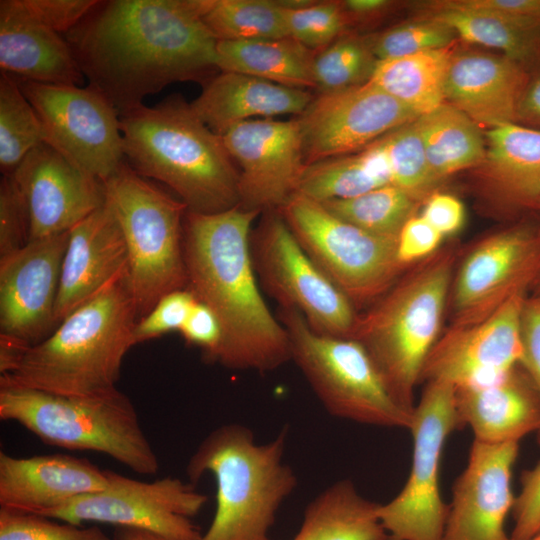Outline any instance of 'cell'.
Wrapping results in <instances>:
<instances>
[{
  "instance_id": "obj_1",
  "label": "cell",
  "mask_w": 540,
  "mask_h": 540,
  "mask_svg": "<svg viewBox=\"0 0 540 540\" xmlns=\"http://www.w3.org/2000/svg\"><path fill=\"white\" fill-rule=\"evenodd\" d=\"M213 0H108L64 34L89 85L119 115L175 82L206 84L220 70L203 17Z\"/></svg>"
},
{
  "instance_id": "obj_2",
  "label": "cell",
  "mask_w": 540,
  "mask_h": 540,
  "mask_svg": "<svg viewBox=\"0 0 540 540\" xmlns=\"http://www.w3.org/2000/svg\"><path fill=\"white\" fill-rule=\"evenodd\" d=\"M243 209L184 218L187 286L216 316L222 341L216 362L233 370L273 371L291 361L286 328L268 308L251 254L252 224Z\"/></svg>"
},
{
  "instance_id": "obj_3",
  "label": "cell",
  "mask_w": 540,
  "mask_h": 540,
  "mask_svg": "<svg viewBox=\"0 0 540 540\" xmlns=\"http://www.w3.org/2000/svg\"><path fill=\"white\" fill-rule=\"evenodd\" d=\"M137 321L127 267L43 341L26 348L0 375V385L62 395L114 390L124 357L135 345Z\"/></svg>"
},
{
  "instance_id": "obj_4",
  "label": "cell",
  "mask_w": 540,
  "mask_h": 540,
  "mask_svg": "<svg viewBox=\"0 0 540 540\" xmlns=\"http://www.w3.org/2000/svg\"><path fill=\"white\" fill-rule=\"evenodd\" d=\"M120 126L128 165L165 183L188 211L214 214L240 204L234 160L181 95L120 114Z\"/></svg>"
},
{
  "instance_id": "obj_5",
  "label": "cell",
  "mask_w": 540,
  "mask_h": 540,
  "mask_svg": "<svg viewBox=\"0 0 540 540\" xmlns=\"http://www.w3.org/2000/svg\"><path fill=\"white\" fill-rule=\"evenodd\" d=\"M287 431L258 443L248 427L228 423L211 431L186 466L196 484L211 473L216 481L214 517L199 540H272L278 510L297 487L284 462Z\"/></svg>"
},
{
  "instance_id": "obj_6",
  "label": "cell",
  "mask_w": 540,
  "mask_h": 540,
  "mask_svg": "<svg viewBox=\"0 0 540 540\" xmlns=\"http://www.w3.org/2000/svg\"><path fill=\"white\" fill-rule=\"evenodd\" d=\"M445 248L408 269L375 303L358 313L351 339L366 349L397 402L414 412V389L441 335L455 272Z\"/></svg>"
},
{
  "instance_id": "obj_7",
  "label": "cell",
  "mask_w": 540,
  "mask_h": 540,
  "mask_svg": "<svg viewBox=\"0 0 540 540\" xmlns=\"http://www.w3.org/2000/svg\"><path fill=\"white\" fill-rule=\"evenodd\" d=\"M0 419L20 424L46 444L103 453L139 474L159 470L134 404L117 388L62 395L0 385Z\"/></svg>"
},
{
  "instance_id": "obj_8",
  "label": "cell",
  "mask_w": 540,
  "mask_h": 540,
  "mask_svg": "<svg viewBox=\"0 0 540 540\" xmlns=\"http://www.w3.org/2000/svg\"><path fill=\"white\" fill-rule=\"evenodd\" d=\"M103 187L125 238L129 283L139 320L163 296L187 286L183 235L188 208L126 161Z\"/></svg>"
},
{
  "instance_id": "obj_9",
  "label": "cell",
  "mask_w": 540,
  "mask_h": 540,
  "mask_svg": "<svg viewBox=\"0 0 540 540\" xmlns=\"http://www.w3.org/2000/svg\"><path fill=\"white\" fill-rule=\"evenodd\" d=\"M277 317L289 336L291 361L331 416L410 430L414 412L393 397L361 343L316 333L293 309L279 308Z\"/></svg>"
},
{
  "instance_id": "obj_10",
  "label": "cell",
  "mask_w": 540,
  "mask_h": 540,
  "mask_svg": "<svg viewBox=\"0 0 540 540\" xmlns=\"http://www.w3.org/2000/svg\"><path fill=\"white\" fill-rule=\"evenodd\" d=\"M278 211L306 254L358 312L409 269L397 259V239L347 223L319 202L294 193Z\"/></svg>"
},
{
  "instance_id": "obj_11",
  "label": "cell",
  "mask_w": 540,
  "mask_h": 540,
  "mask_svg": "<svg viewBox=\"0 0 540 540\" xmlns=\"http://www.w3.org/2000/svg\"><path fill=\"white\" fill-rule=\"evenodd\" d=\"M454 430H459L454 387L426 382L410 428L413 452L407 481L394 498L378 507L388 540H442L448 504L440 491V465L444 444Z\"/></svg>"
},
{
  "instance_id": "obj_12",
  "label": "cell",
  "mask_w": 540,
  "mask_h": 540,
  "mask_svg": "<svg viewBox=\"0 0 540 540\" xmlns=\"http://www.w3.org/2000/svg\"><path fill=\"white\" fill-rule=\"evenodd\" d=\"M251 233L254 269L279 308L299 312L316 333L351 338L358 311L300 246L279 211Z\"/></svg>"
},
{
  "instance_id": "obj_13",
  "label": "cell",
  "mask_w": 540,
  "mask_h": 540,
  "mask_svg": "<svg viewBox=\"0 0 540 540\" xmlns=\"http://www.w3.org/2000/svg\"><path fill=\"white\" fill-rule=\"evenodd\" d=\"M16 80L41 121L44 143L102 183L116 173L125 162L120 115L103 94L91 85Z\"/></svg>"
},
{
  "instance_id": "obj_14",
  "label": "cell",
  "mask_w": 540,
  "mask_h": 540,
  "mask_svg": "<svg viewBox=\"0 0 540 540\" xmlns=\"http://www.w3.org/2000/svg\"><path fill=\"white\" fill-rule=\"evenodd\" d=\"M109 484L48 512L46 517L76 525L86 522L143 529L169 540H199L192 521L208 497L195 484L176 477L152 482L135 480L107 470Z\"/></svg>"
},
{
  "instance_id": "obj_15",
  "label": "cell",
  "mask_w": 540,
  "mask_h": 540,
  "mask_svg": "<svg viewBox=\"0 0 540 540\" xmlns=\"http://www.w3.org/2000/svg\"><path fill=\"white\" fill-rule=\"evenodd\" d=\"M540 275V223L520 222L478 241L454 272L451 325L476 323L517 294L528 293Z\"/></svg>"
},
{
  "instance_id": "obj_16",
  "label": "cell",
  "mask_w": 540,
  "mask_h": 540,
  "mask_svg": "<svg viewBox=\"0 0 540 540\" xmlns=\"http://www.w3.org/2000/svg\"><path fill=\"white\" fill-rule=\"evenodd\" d=\"M418 117L370 81L317 93L296 117L305 165L359 152Z\"/></svg>"
},
{
  "instance_id": "obj_17",
  "label": "cell",
  "mask_w": 540,
  "mask_h": 540,
  "mask_svg": "<svg viewBox=\"0 0 540 540\" xmlns=\"http://www.w3.org/2000/svg\"><path fill=\"white\" fill-rule=\"evenodd\" d=\"M221 138L239 171V205L261 214L278 211L296 192L305 167L296 118L244 121Z\"/></svg>"
},
{
  "instance_id": "obj_18",
  "label": "cell",
  "mask_w": 540,
  "mask_h": 540,
  "mask_svg": "<svg viewBox=\"0 0 540 540\" xmlns=\"http://www.w3.org/2000/svg\"><path fill=\"white\" fill-rule=\"evenodd\" d=\"M528 293L517 294L486 318L451 325L431 349L420 382L454 388L479 385L503 375L522 357L521 313Z\"/></svg>"
},
{
  "instance_id": "obj_19",
  "label": "cell",
  "mask_w": 540,
  "mask_h": 540,
  "mask_svg": "<svg viewBox=\"0 0 540 540\" xmlns=\"http://www.w3.org/2000/svg\"><path fill=\"white\" fill-rule=\"evenodd\" d=\"M69 231L29 241L0 258V336L24 347L54 329V312Z\"/></svg>"
},
{
  "instance_id": "obj_20",
  "label": "cell",
  "mask_w": 540,
  "mask_h": 540,
  "mask_svg": "<svg viewBox=\"0 0 540 540\" xmlns=\"http://www.w3.org/2000/svg\"><path fill=\"white\" fill-rule=\"evenodd\" d=\"M11 177L26 209L29 241L68 232L106 201L102 182L46 143L30 151Z\"/></svg>"
},
{
  "instance_id": "obj_21",
  "label": "cell",
  "mask_w": 540,
  "mask_h": 540,
  "mask_svg": "<svg viewBox=\"0 0 540 540\" xmlns=\"http://www.w3.org/2000/svg\"><path fill=\"white\" fill-rule=\"evenodd\" d=\"M518 442L487 444L474 440L468 462L452 488L442 540H507L512 511V470Z\"/></svg>"
},
{
  "instance_id": "obj_22",
  "label": "cell",
  "mask_w": 540,
  "mask_h": 540,
  "mask_svg": "<svg viewBox=\"0 0 540 540\" xmlns=\"http://www.w3.org/2000/svg\"><path fill=\"white\" fill-rule=\"evenodd\" d=\"M109 484L107 470L67 454L14 457L0 452V508L44 516Z\"/></svg>"
},
{
  "instance_id": "obj_23",
  "label": "cell",
  "mask_w": 540,
  "mask_h": 540,
  "mask_svg": "<svg viewBox=\"0 0 540 540\" xmlns=\"http://www.w3.org/2000/svg\"><path fill=\"white\" fill-rule=\"evenodd\" d=\"M127 267L125 238L105 201L69 230L55 305V327Z\"/></svg>"
},
{
  "instance_id": "obj_24",
  "label": "cell",
  "mask_w": 540,
  "mask_h": 540,
  "mask_svg": "<svg viewBox=\"0 0 540 540\" xmlns=\"http://www.w3.org/2000/svg\"><path fill=\"white\" fill-rule=\"evenodd\" d=\"M528 78L526 66L503 54H454L445 79V102L479 127L517 123Z\"/></svg>"
},
{
  "instance_id": "obj_25",
  "label": "cell",
  "mask_w": 540,
  "mask_h": 540,
  "mask_svg": "<svg viewBox=\"0 0 540 540\" xmlns=\"http://www.w3.org/2000/svg\"><path fill=\"white\" fill-rule=\"evenodd\" d=\"M454 403L459 429L470 427L482 443H519L540 430V396L520 364L490 382L454 388Z\"/></svg>"
},
{
  "instance_id": "obj_26",
  "label": "cell",
  "mask_w": 540,
  "mask_h": 540,
  "mask_svg": "<svg viewBox=\"0 0 540 540\" xmlns=\"http://www.w3.org/2000/svg\"><path fill=\"white\" fill-rule=\"evenodd\" d=\"M0 68L44 84L82 86L85 80L65 37L32 17L21 0L0 1Z\"/></svg>"
},
{
  "instance_id": "obj_27",
  "label": "cell",
  "mask_w": 540,
  "mask_h": 540,
  "mask_svg": "<svg viewBox=\"0 0 540 540\" xmlns=\"http://www.w3.org/2000/svg\"><path fill=\"white\" fill-rule=\"evenodd\" d=\"M314 98L309 90L236 72H219L191 102L197 116L216 134L256 117L299 116Z\"/></svg>"
},
{
  "instance_id": "obj_28",
  "label": "cell",
  "mask_w": 540,
  "mask_h": 540,
  "mask_svg": "<svg viewBox=\"0 0 540 540\" xmlns=\"http://www.w3.org/2000/svg\"><path fill=\"white\" fill-rule=\"evenodd\" d=\"M486 175L500 198L515 209H538L540 130L508 123L488 130Z\"/></svg>"
},
{
  "instance_id": "obj_29",
  "label": "cell",
  "mask_w": 540,
  "mask_h": 540,
  "mask_svg": "<svg viewBox=\"0 0 540 540\" xmlns=\"http://www.w3.org/2000/svg\"><path fill=\"white\" fill-rule=\"evenodd\" d=\"M379 504L362 496L350 479H340L308 503L291 540H388Z\"/></svg>"
},
{
  "instance_id": "obj_30",
  "label": "cell",
  "mask_w": 540,
  "mask_h": 540,
  "mask_svg": "<svg viewBox=\"0 0 540 540\" xmlns=\"http://www.w3.org/2000/svg\"><path fill=\"white\" fill-rule=\"evenodd\" d=\"M217 56L220 72L242 73L285 87L316 90V52L290 36L218 41Z\"/></svg>"
},
{
  "instance_id": "obj_31",
  "label": "cell",
  "mask_w": 540,
  "mask_h": 540,
  "mask_svg": "<svg viewBox=\"0 0 540 540\" xmlns=\"http://www.w3.org/2000/svg\"><path fill=\"white\" fill-rule=\"evenodd\" d=\"M431 18L461 39L497 49L528 69L540 62V22L498 13L469 10L446 1L431 4Z\"/></svg>"
},
{
  "instance_id": "obj_32",
  "label": "cell",
  "mask_w": 540,
  "mask_h": 540,
  "mask_svg": "<svg viewBox=\"0 0 540 540\" xmlns=\"http://www.w3.org/2000/svg\"><path fill=\"white\" fill-rule=\"evenodd\" d=\"M392 185L384 147L379 140L356 154L305 165L295 193L322 203L349 199Z\"/></svg>"
},
{
  "instance_id": "obj_33",
  "label": "cell",
  "mask_w": 540,
  "mask_h": 540,
  "mask_svg": "<svg viewBox=\"0 0 540 540\" xmlns=\"http://www.w3.org/2000/svg\"><path fill=\"white\" fill-rule=\"evenodd\" d=\"M415 124L436 183L461 170L484 163L486 145L479 126L454 106L445 102L420 115Z\"/></svg>"
},
{
  "instance_id": "obj_34",
  "label": "cell",
  "mask_w": 540,
  "mask_h": 540,
  "mask_svg": "<svg viewBox=\"0 0 540 540\" xmlns=\"http://www.w3.org/2000/svg\"><path fill=\"white\" fill-rule=\"evenodd\" d=\"M453 55L449 46L380 60L369 81L420 116L445 103L444 85Z\"/></svg>"
},
{
  "instance_id": "obj_35",
  "label": "cell",
  "mask_w": 540,
  "mask_h": 540,
  "mask_svg": "<svg viewBox=\"0 0 540 540\" xmlns=\"http://www.w3.org/2000/svg\"><path fill=\"white\" fill-rule=\"evenodd\" d=\"M419 200L404 190L387 185L362 195L322 202L339 219L381 237L397 239L415 214Z\"/></svg>"
},
{
  "instance_id": "obj_36",
  "label": "cell",
  "mask_w": 540,
  "mask_h": 540,
  "mask_svg": "<svg viewBox=\"0 0 540 540\" xmlns=\"http://www.w3.org/2000/svg\"><path fill=\"white\" fill-rule=\"evenodd\" d=\"M203 21L218 41L289 36L285 11L278 0H213Z\"/></svg>"
},
{
  "instance_id": "obj_37",
  "label": "cell",
  "mask_w": 540,
  "mask_h": 540,
  "mask_svg": "<svg viewBox=\"0 0 540 540\" xmlns=\"http://www.w3.org/2000/svg\"><path fill=\"white\" fill-rule=\"evenodd\" d=\"M44 143L41 121L13 76L0 75V170L11 176L25 156Z\"/></svg>"
},
{
  "instance_id": "obj_38",
  "label": "cell",
  "mask_w": 540,
  "mask_h": 540,
  "mask_svg": "<svg viewBox=\"0 0 540 540\" xmlns=\"http://www.w3.org/2000/svg\"><path fill=\"white\" fill-rule=\"evenodd\" d=\"M376 63L370 39L344 33L316 53V90L318 94L330 93L364 84L371 78Z\"/></svg>"
},
{
  "instance_id": "obj_39",
  "label": "cell",
  "mask_w": 540,
  "mask_h": 540,
  "mask_svg": "<svg viewBox=\"0 0 540 540\" xmlns=\"http://www.w3.org/2000/svg\"><path fill=\"white\" fill-rule=\"evenodd\" d=\"M415 120L389 132L380 141L387 156L392 185L419 200L431 193L436 182Z\"/></svg>"
},
{
  "instance_id": "obj_40",
  "label": "cell",
  "mask_w": 540,
  "mask_h": 540,
  "mask_svg": "<svg viewBox=\"0 0 540 540\" xmlns=\"http://www.w3.org/2000/svg\"><path fill=\"white\" fill-rule=\"evenodd\" d=\"M456 34L433 18L400 25L370 38L377 61L449 47Z\"/></svg>"
},
{
  "instance_id": "obj_41",
  "label": "cell",
  "mask_w": 540,
  "mask_h": 540,
  "mask_svg": "<svg viewBox=\"0 0 540 540\" xmlns=\"http://www.w3.org/2000/svg\"><path fill=\"white\" fill-rule=\"evenodd\" d=\"M284 11L289 36L316 53L342 36L348 25L341 1L316 0L307 7Z\"/></svg>"
},
{
  "instance_id": "obj_42",
  "label": "cell",
  "mask_w": 540,
  "mask_h": 540,
  "mask_svg": "<svg viewBox=\"0 0 540 540\" xmlns=\"http://www.w3.org/2000/svg\"><path fill=\"white\" fill-rule=\"evenodd\" d=\"M0 540H112L100 527L0 508Z\"/></svg>"
},
{
  "instance_id": "obj_43",
  "label": "cell",
  "mask_w": 540,
  "mask_h": 540,
  "mask_svg": "<svg viewBox=\"0 0 540 540\" xmlns=\"http://www.w3.org/2000/svg\"><path fill=\"white\" fill-rule=\"evenodd\" d=\"M196 301L194 294L187 288L163 296L148 314L137 321L133 332L134 344L180 331Z\"/></svg>"
},
{
  "instance_id": "obj_44",
  "label": "cell",
  "mask_w": 540,
  "mask_h": 540,
  "mask_svg": "<svg viewBox=\"0 0 540 540\" xmlns=\"http://www.w3.org/2000/svg\"><path fill=\"white\" fill-rule=\"evenodd\" d=\"M29 242L28 219L23 200L11 176L0 181V258Z\"/></svg>"
},
{
  "instance_id": "obj_45",
  "label": "cell",
  "mask_w": 540,
  "mask_h": 540,
  "mask_svg": "<svg viewBox=\"0 0 540 540\" xmlns=\"http://www.w3.org/2000/svg\"><path fill=\"white\" fill-rule=\"evenodd\" d=\"M521 490L514 498V527L510 538L524 540L540 529V461L520 477Z\"/></svg>"
},
{
  "instance_id": "obj_46",
  "label": "cell",
  "mask_w": 540,
  "mask_h": 540,
  "mask_svg": "<svg viewBox=\"0 0 540 540\" xmlns=\"http://www.w3.org/2000/svg\"><path fill=\"white\" fill-rule=\"evenodd\" d=\"M444 236L421 215L406 221L397 238V259L409 268L440 250Z\"/></svg>"
},
{
  "instance_id": "obj_47",
  "label": "cell",
  "mask_w": 540,
  "mask_h": 540,
  "mask_svg": "<svg viewBox=\"0 0 540 540\" xmlns=\"http://www.w3.org/2000/svg\"><path fill=\"white\" fill-rule=\"evenodd\" d=\"M28 13L59 34L74 28L98 0H21Z\"/></svg>"
},
{
  "instance_id": "obj_48",
  "label": "cell",
  "mask_w": 540,
  "mask_h": 540,
  "mask_svg": "<svg viewBox=\"0 0 540 540\" xmlns=\"http://www.w3.org/2000/svg\"><path fill=\"white\" fill-rule=\"evenodd\" d=\"M522 357L520 365L529 375L540 396V289L532 288L521 313ZM540 445V430L537 433Z\"/></svg>"
},
{
  "instance_id": "obj_49",
  "label": "cell",
  "mask_w": 540,
  "mask_h": 540,
  "mask_svg": "<svg viewBox=\"0 0 540 540\" xmlns=\"http://www.w3.org/2000/svg\"><path fill=\"white\" fill-rule=\"evenodd\" d=\"M179 332L188 344L199 347L206 359L216 362L222 331L218 319L205 304L196 301Z\"/></svg>"
},
{
  "instance_id": "obj_50",
  "label": "cell",
  "mask_w": 540,
  "mask_h": 540,
  "mask_svg": "<svg viewBox=\"0 0 540 540\" xmlns=\"http://www.w3.org/2000/svg\"><path fill=\"white\" fill-rule=\"evenodd\" d=\"M421 216L445 238L461 229L465 212L457 197L437 192L429 195Z\"/></svg>"
},
{
  "instance_id": "obj_51",
  "label": "cell",
  "mask_w": 540,
  "mask_h": 540,
  "mask_svg": "<svg viewBox=\"0 0 540 540\" xmlns=\"http://www.w3.org/2000/svg\"><path fill=\"white\" fill-rule=\"evenodd\" d=\"M446 2L463 9L498 13L540 22V0H453Z\"/></svg>"
},
{
  "instance_id": "obj_52",
  "label": "cell",
  "mask_w": 540,
  "mask_h": 540,
  "mask_svg": "<svg viewBox=\"0 0 540 540\" xmlns=\"http://www.w3.org/2000/svg\"><path fill=\"white\" fill-rule=\"evenodd\" d=\"M517 123L540 130V69L531 74L518 108Z\"/></svg>"
},
{
  "instance_id": "obj_53",
  "label": "cell",
  "mask_w": 540,
  "mask_h": 540,
  "mask_svg": "<svg viewBox=\"0 0 540 540\" xmlns=\"http://www.w3.org/2000/svg\"><path fill=\"white\" fill-rule=\"evenodd\" d=\"M348 24L351 20H366L380 15L390 5L387 0H346L342 1Z\"/></svg>"
},
{
  "instance_id": "obj_54",
  "label": "cell",
  "mask_w": 540,
  "mask_h": 540,
  "mask_svg": "<svg viewBox=\"0 0 540 540\" xmlns=\"http://www.w3.org/2000/svg\"><path fill=\"white\" fill-rule=\"evenodd\" d=\"M114 540H169L163 536L155 534L153 532L129 528V527H116L114 532Z\"/></svg>"
},
{
  "instance_id": "obj_55",
  "label": "cell",
  "mask_w": 540,
  "mask_h": 540,
  "mask_svg": "<svg viewBox=\"0 0 540 540\" xmlns=\"http://www.w3.org/2000/svg\"><path fill=\"white\" fill-rule=\"evenodd\" d=\"M507 540H513V539H511L509 536ZM524 540H540V529L535 534H533L532 536Z\"/></svg>"
},
{
  "instance_id": "obj_56",
  "label": "cell",
  "mask_w": 540,
  "mask_h": 540,
  "mask_svg": "<svg viewBox=\"0 0 540 540\" xmlns=\"http://www.w3.org/2000/svg\"><path fill=\"white\" fill-rule=\"evenodd\" d=\"M533 288H538V289H540V275H539V277H538L536 283L534 284Z\"/></svg>"
},
{
  "instance_id": "obj_57",
  "label": "cell",
  "mask_w": 540,
  "mask_h": 540,
  "mask_svg": "<svg viewBox=\"0 0 540 540\" xmlns=\"http://www.w3.org/2000/svg\"><path fill=\"white\" fill-rule=\"evenodd\" d=\"M537 210H539V211H540V201H539V204H538V209H537Z\"/></svg>"
}]
</instances>
